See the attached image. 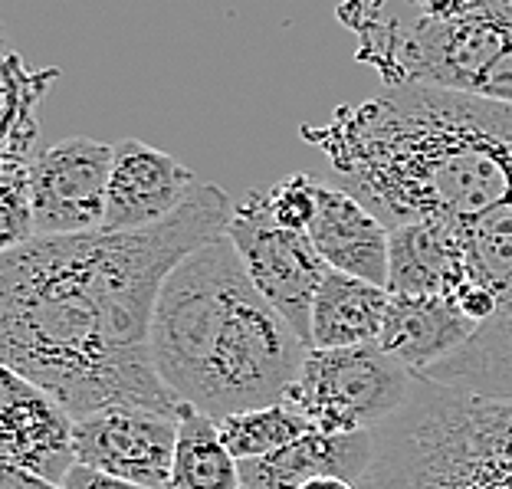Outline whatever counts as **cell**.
Wrapping results in <instances>:
<instances>
[{"instance_id":"e0dca14e","label":"cell","mask_w":512,"mask_h":489,"mask_svg":"<svg viewBox=\"0 0 512 489\" xmlns=\"http://www.w3.org/2000/svg\"><path fill=\"white\" fill-rule=\"evenodd\" d=\"M391 293L368 279L329 270L312 302L309 348H352L381 339Z\"/></svg>"},{"instance_id":"9c48e42d","label":"cell","mask_w":512,"mask_h":489,"mask_svg":"<svg viewBox=\"0 0 512 489\" xmlns=\"http://www.w3.org/2000/svg\"><path fill=\"white\" fill-rule=\"evenodd\" d=\"M115 145L73 135L37 151L30 168L33 234H99L106 220Z\"/></svg>"},{"instance_id":"7a4b0ae2","label":"cell","mask_w":512,"mask_h":489,"mask_svg":"<svg viewBox=\"0 0 512 489\" xmlns=\"http://www.w3.org/2000/svg\"><path fill=\"white\" fill-rule=\"evenodd\" d=\"M299 135L388 230L417 220L467 227L512 201L509 102L388 86Z\"/></svg>"},{"instance_id":"ffe728a7","label":"cell","mask_w":512,"mask_h":489,"mask_svg":"<svg viewBox=\"0 0 512 489\" xmlns=\"http://www.w3.org/2000/svg\"><path fill=\"white\" fill-rule=\"evenodd\" d=\"M309 430L312 427L286 404L240 411V414H230L220 421V437H224L227 450L234 453L240 463L266 457V453L293 444V440L309 434Z\"/></svg>"},{"instance_id":"7c38bea8","label":"cell","mask_w":512,"mask_h":489,"mask_svg":"<svg viewBox=\"0 0 512 489\" xmlns=\"http://www.w3.org/2000/svg\"><path fill=\"white\" fill-rule=\"evenodd\" d=\"M197 174L161 148L122 138L112 155L106 220L99 234H128L178 214L197 188Z\"/></svg>"},{"instance_id":"ba28073f","label":"cell","mask_w":512,"mask_h":489,"mask_svg":"<svg viewBox=\"0 0 512 489\" xmlns=\"http://www.w3.org/2000/svg\"><path fill=\"white\" fill-rule=\"evenodd\" d=\"M227 240L237 247L253 286L270 299V306L309 345L312 302H316L325 276L332 270L312 237L302 230L279 227L273 220L270 201H266V191H250L234 204Z\"/></svg>"},{"instance_id":"30bf717a","label":"cell","mask_w":512,"mask_h":489,"mask_svg":"<svg viewBox=\"0 0 512 489\" xmlns=\"http://www.w3.org/2000/svg\"><path fill=\"white\" fill-rule=\"evenodd\" d=\"M181 417L148 407H106L73 427L76 463L119 480L168 489Z\"/></svg>"},{"instance_id":"44dd1931","label":"cell","mask_w":512,"mask_h":489,"mask_svg":"<svg viewBox=\"0 0 512 489\" xmlns=\"http://www.w3.org/2000/svg\"><path fill=\"white\" fill-rule=\"evenodd\" d=\"M30 168L33 161L20 158H4V168H0V234H4V250L37 237L33 234Z\"/></svg>"},{"instance_id":"2e32d148","label":"cell","mask_w":512,"mask_h":489,"mask_svg":"<svg viewBox=\"0 0 512 489\" xmlns=\"http://www.w3.org/2000/svg\"><path fill=\"white\" fill-rule=\"evenodd\" d=\"M309 237L332 270L388 289L391 230L358 197L342 188H319V214Z\"/></svg>"},{"instance_id":"d6986e66","label":"cell","mask_w":512,"mask_h":489,"mask_svg":"<svg viewBox=\"0 0 512 489\" xmlns=\"http://www.w3.org/2000/svg\"><path fill=\"white\" fill-rule=\"evenodd\" d=\"M56 79V69H40L33 73L17 53H7L4 69V92H7V115H4V151L0 158L33 161V145H37V106L43 102L46 89Z\"/></svg>"},{"instance_id":"5bb4252c","label":"cell","mask_w":512,"mask_h":489,"mask_svg":"<svg viewBox=\"0 0 512 489\" xmlns=\"http://www.w3.org/2000/svg\"><path fill=\"white\" fill-rule=\"evenodd\" d=\"M375 457V434H322L309 430L293 444L279 447L266 457L240 463L243 489H302L319 476H339L348 483H362Z\"/></svg>"},{"instance_id":"603a6c76","label":"cell","mask_w":512,"mask_h":489,"mask_svg":"<svg viewBox=\"0 0 512 489\" xmlns=\"http://www.w3.org/2000/svg\"><path fill=\"white\" fill-rule=\"evenodd\" d=\"M63 486L66 489H148V486L119 480V476H109V473H99V470H92V467H83V463H76V467L69 470Z\"/></svg>"},{"instance_id":"9a60e30c","label":"cell","mask_w":512,"mask_h":489,"mask_svg":"<svg viewBox=\"0 0 512 489\" xmlns=\"http://www.w3.org/2000/svg\"><path fill=\"white\" fill-rule=\"evenodd\" d=\"M470 283L463 227L444 220H417L391 227L388 293L394 296H453Z\"/></svg>"},{"instance_id":"cb8c5ba5","label":"cell","mask_w":512,"mask_h":489,"mask_svg":"<svg viewBox=\"0 0 512 489\" xmlns=\"http://www.w3.org/2000/svg\"><path fill=\"white\" fill-rule=\"evenodd\" d=\"M0 489H66V486L53 483V480H43V476H37V473H27V470H17V467L0 463Z\"/></svg>"},{"instance_id":"4fadbf2b","label":"cell","mask_w":512,"mask_h":489,"mask_svg":"<svg viewBox=\"0 0 512 489\" xmlns=\"http://www.w3.org/2000/svg\"><path fill=\"white\" fill-rule=\"evenodd\" d=\"M476 322L453 296H394L388 302L378 345L414 378L447 362L473 339Z\"/></svg>"},{"instance_id":"8fae6325","label":"cell","mask_w":512,"mask_h":489,"mask_svg":"<svg viewBox=\"0 0 512 489\" xmlns=\"http://www.w3.org/2000/svg\"><path fill=\"white\" fill-rule=\"evenodd\" d=\"M73 414L17 371H0V463L66 483L76 467Z\"/></svg>"},{"instance_id":"52a82bcc","label":"cell","mask_w":512,"mask_h":489,"mask_svg":"<svg viewBox=\"0 0 512 489\" xmlns=\"http://www.w3.org/2000/svg\"><path fill=\"white\" fill-rule=\"evenodd\" d=\"M463 243L470 283L490 289L493 312L457 355L421 378L480 398L512 401V201L463 227Z\"/></svg>"},{"instance_id":"277c9868","label":"cell","mask_w":512,"mask_h":489,"mask_svg":"<svg viewBox=\"0 0 512 489\" xmlns=\"http://www.w3.org/2000/svg\"><path fill=\"white\" fill-rule=\"evenodd\" d=\"M339 20L384 86H427L512 106V0H348Z\"/></svg>"},{"instance_id":"8992f818","label":"cell","mask_w":512,"mask_h":489,"mask_svg":"<svg viewBox=\"0 0 512 489\" xmlns=\"http://www.w3.org/2000/svg\"><path fill=\"white\" fill-rule=\"evenodd\" d=\"M414 375L378 342L352 348H309L283 404L322 434L378 430L401 411Z\"/></svg>"},{"instance_id":"3957f363","label":"cell","mask_w":512,"mask_h":489,"mask_svg":"<svg viewBox=\"0 0 512 489\" xmlns=\"http://www.w3.org/2000/svg\"><path fill=\"white\" fill-rule=\"evenodd\" d=\"M161 381L184 407L214 417L283 404L309 345L270 306L227 234L168 276L151 322Z\"/></svg>"},{"instance_id":"d4e9b609","label":"cell","mask_w":512,"mask_h":489,"mask_svg":"<svg viewBox=\"0 0 512 489\" xmlns=\"http://www.w3.org/2000/svg\"><path fill=\"white\" fill-rule=\"evenodd\" d=\"M302 489H358V486L348 480H339V476H319V480L306 483Z\"/></svg>"},{"instance_id":"7402d4cb","label":"cell","mask_w":512,"mask_h":489,"mask_svg":"<svg viewBox=\"0 0 512 489\" xmlns=\"http://www.w3.org/2000/svg\"><path fill=\"white\" fill-rule=\"evenodd\" d=\"M319 188L309 178V174H286L283 181L273 184L270 191H266V201H270V211H273V220L279 227H289V230H302V234H309L312 230V220L319 214Z\"/></svg>"},{"instance_id":"5b68a950","label":"cell","mask_w":512,"mask_h":489,"mask_svg":"<svg viewBox=\"0 0 512 489\" xmlns=\"http://www.w3.org/2000/svg\"><path fill=\"white\" fill-rule=\"evenodd\" d=\"M358 489H512V401L414 381Z\"/></svg>"},{"instance_id":"ac0fdd59","label":"cell","mask_w":512,"mask_h":489,"mask_svg":"<svg viewBox=\"0 0 512 489\" xmlns=\"http://www.w3.org/2000/svg\"><path fill=\"white\" fill-rule=\"evenodd\" d=\"M168 489H243L240 460L227 450L214 417L184 411Z\"/></svg>"},{"instance_id":"6da1fadb","label":"cell","mask_w":512,"mask_h":489,"mask_svg":"<svg viewBox=\"0 0 512 489\" xmlns=\"http://www.w3.org/2000/svg\"><path fill=\"white\" fill-rule=\"evenodd\" d=\"M234 201L201 181L168 220L128 234L33 237L0 253L4 368L60 401L73 421L106 407L184 417L161 381L151 322L168 276L227 234Z\"/></svg>"}]
</instances>
